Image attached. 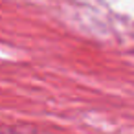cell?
<instances>
[{"mask_svg": "<svg viewBox=\"0 0 134 134\" xmlns=\"http://www.w3.org/2000/svg\"><path fill=\"white\" fill-rule=\"evenodd\" d=\"M0 134H48L46 130L33 125H0Z\"/></svg>", "mask_w": 134, "mask_h": 134, "instance_id": "obj_1", "label": "cell"}]
</instances>
